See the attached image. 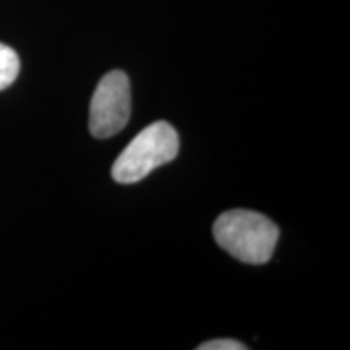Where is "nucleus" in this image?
<instances>
[{
    "mask_svg": "<svg viewBox=\"0 0 350 350\" xmlns=\"http://www.w3.org/2000/svg\"><path fill=\"white\" fill-rule=\"evenodd\" d=\"M213 235L222 250L248 265H265L273 256L279 229L271 219L248 209L222 213L213 226Z\"/></svg>",
    "mask_w": 350,
    "mask_h": 350,
    "instance_id": "nucleus-1",
    "label": "nucleus"
},
{
    "mask_svg": "<svg viewBox=\"0 0 350 350\" xmlns=\"http://www.w3.org/2000/svg\"><path fill=\"white\" fill-rule=\"evenodd\" d=\"M178 154V135L167 122H154L129 143L112 165V177L119 183H135Z\"/></svg>",
    "mask_w": 350,
    "mask_h": 350,
    "instance_id": "nucleus-2",
    "label": "nucleus"
},
{
    "mask_svg": "<svg viewBox=\"0 0 350 350\" xmlns=\"http://www.w3.org/2000/svg\"><path fill=\"white\" fill-rule=\"evenodd\" d=\"M131 113L130 80L120 70L100 78L90 106V130L94 138H111L125 129Z\"/></svg>",
    "mask_w": 350,
    "mask_h": 350,
    "instance_id": "nucleus-3",
    "label": "nucleus"
},
{
    "mask_svg": "<svg viewBox=\"0 0 350 350\" xmlns=\"http://www.w3.org/2000/svg\"><path fill=\"white\" fill-rule=\"evenodd\" d=\"M20 73V59L18 54L0 42V91L5 90L16 80Z\"/></svg>",
    "mask_w": 350,
    "mask_h": 350,
    "instance_id": "nucleus-4",
    "label": "nucleus"
},
{
    "mask_svg": "<svg viewBox=\"0 0 350 350\" xmlns=\"http://www.w3.org/2000/svg\"><path fill=\"white\" fill-rule=\"evenodd\" d=\"M247 345L234 339H214L198 345V350H245Z\"/></svg>",
    "mask_w": 350,
    "mask_h": 350,
    "instance_id": "nucleus-5",
    "label": "nucleus"
}]
</instances>
